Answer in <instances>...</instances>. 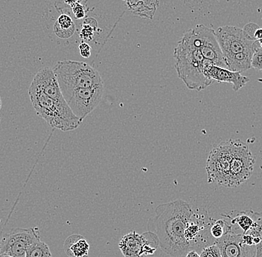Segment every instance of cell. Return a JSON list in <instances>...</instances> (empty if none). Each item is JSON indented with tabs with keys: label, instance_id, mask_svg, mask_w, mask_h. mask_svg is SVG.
I'll return each mask as SVG.
<instances>
[{
	"label": "cell",
	"instance_id": "cell-1",
	"mask_svg": "<svg viewBox=\"0 0 262 257\" xmlns=\"http://www.w3.org/2000/svg\"><path fill=\"white\" fill-rule=\"evenodd\" d=\"M194 212L186 201H170L158 205L147 222V230L158 237L160 249L172 257H185L192 250L185 230Z\"/></svg>",
	"mask_w": 262,
	"mask_h": 257
},
{
	"label": "cell",
	"instance_id": "cell-2",
	"mask_svg": "<svg viewBox=\"0 0 262 257\" xmlns=\"http://www.w3.org/2000/svg\"><path fill=\"white\" fill-rule=\"evenodd\" d=\"M173 58L178 77L189 89L202 91L214 83L204 75V63L207 60L201 52L194 28L185 33L178 42Z\"/></svg>",
	"mask_w": 262,
	"mask_h": 257
},
{
	"label": "cell",
	"instance_id": "cell-3",
	"mask_svg": "<svg viewBox=\"0 0 262 257\" xmlns=\"http://www.w3.org/2000/svg\"><path fill=\"white\" fill-rule=\"evenodd\" d=\"M29 96L36 113L53 129L68 132L78 128L83 122L67 103L54 101L32 84L29 88Z\"/></svg>",
	"mask_w": 262,
	"mask_h": 257
},
{
	"label": "cell",
	"instance_id": "cell-4",
	"mask_svg": "<svg viewBox=\"0 0 262 257\" xmlns=\"http://www.w3.org/2000/svg\"><path fill=\"white\" fill-rule=\"evenodd\" d=\"M52 70L56 75L63 97L76 88H93L104 85L97 70L84 62L59 61Z\"/></svg>",
	"mask_w": 262,
	"mask_h": 257
},
{
	"label": "cell",
	"instance_id": "cell-5",
	"mask_svg": "<svg viewBox=\"0 0 262 257\" xmlns=\"http://www.w3.org/2000/svg\"><path fill=\"white\" fill-rule=\"evenodd\" d=\"M233 155V140L221 142L214 147L206 162L209 183H215L229 188L230 165Z\"/></svg>",
	"mask_w": 262,
	"mask_h": 257
},
{
	"label": "cell",
	"instance_id": "cell-6",
	"mask_svg": "<svg viewBox=\"0 0 262 257\" xmlns=\"http://www.w3.org/2000/svg\"><path fill=\"white\" fill-rule=\"evenodd\" d=\"M255 158L248 146L241 140H233V155L230 165L229 188H237L253 175Z\"/></svg>",
	"mask_w": 262,
	"mask_h": 257
},
{
	"label": "cell",
	"instance_id": "cell-7",
	"mask_svg": "<svg viewBox=\"0 0 262 257\" xmlns=\"http://www.w3.org/2000/svg\"><path fill=\"white\" fill-rule=\"evenodd\" d=\"M214 35L224 58L235 54L253 51V45L255 40L241 28L222 26L214 31Z\"/></svg>",
	"mask_w": 262,
	"mask_h": 257
},
{
	"label": "cell",
	"instance_id": "cell-8",
	"mask_svg": "<svg viewBox=\"0 0 262 257\" xmlns=\"http://www.w3.org/2000/svg\"><path fill=\"white\" fill-rule=\"evenodd\" d=\"M38 240L40 236L35 229H11L0 239V254L26 257L29 247Z\"/></svg>",
	"mask_w": 262,
	"mask_h": 257
},
{
	"label": "cell",
	"instance_id": "cell-9",
	"mask_svg": "<svg viewBox=\"0 0 262 257\" xmlns=\"http://www.w3.org/2000/svg\"><path fill=\"white\" fill-rule=\"evenodd\" d=\"M104 94V85L80 88L63 97L74 114L82 121L98 106Z\"/></svg>",
	"mask_w": 262,
	"mask_h": 257
},
{
	"label": "cell",
	"instance_id": "cell-10",
	"mask_svg": "<svg viewBox=\"0 0 262 257\" xmlns=\"http://www.w3.org/2000/svg\"><path fill=\"white\" fill-rule=\"evenodd\" d=\"M119 247L124 257H145L155 254L160 242L153 232L139 234L131 231L121 239Z\"/></svg>",
	"mask_w": 262,
	"mask_h": 257
},
{
	"label": "cell",
	"instance_id": "cell-11",
	"mask_svg": "<svg viewBox=\"0 0 262 257\" xmlns=\"http://www.w3.org/2000/svg\"><path fill=\"white\" fill-rule=\"evenodd\" d=\"M194 29L199 37L200 47L204 58L214 65L227 68L224 55L214 35V31L202 24L196 25Z\"/></svg>",
	"mask_w": 262,
	"mask_h": 257
},
{
	"label": "cell",
	"instance_id": "cell-12",
	"mask_svg": "<svg viewBox=\"0 0 262 257\" xmlns=\"http://www.w3.org/2000/svg\"><path fill=\"white\" fill-rule=\"evenodd\" d=\"M220 250L222 257H254L255 246H249L244 243L242 234L229 231L214 242Z\"/></svg>",
	"mask_w": 262,
	"mask_h": 257
},
{
	"label": "cell",
	"instance_id": "cell-13",
	"mask_svg": "<svg viewBox=\"0 0 262 257\" xmlns=\"http://www.w3.org/2000/svg\"><path fill=\"white\" fill-rule=\"evenodd\" d=\"M204 74L208 79L213 82L232 83V88L235 91H238L250 81V78L244 76L242 73L217 66L209 60L205 62Z\"/></svg>",
	"mask_w": 262,
	"mask_h": 257
},
{
	"label": "cell",
	"instance_id": "cell-14",
	"mask_svg": "<svg viewBox=\"0 0 262 257\" xmlns=\"http://www.w3.org/2000/svg\"><path fill=\"white\" fill-rule=\"evenodd\" d=\"M31 84L38 88L44 95L52 98L54 101L60 103H67L62 95L56 75L54 73L52 68L47 67L40 68L36 73Z\"/></svg>",
	"mask_w": 262,
	"mask_h": 257
},
{
	"label": "cell",
	"instance_id": "cell-15",
	"mask_svg": "<svg viewBox=\"0 0 262 257\" xmlns=\"http://www.w3.org/2000/svg\"><path fill=\"white\" fill-rule=\"evenodd\" d=\"M65 253L70 257H88L90 245L86 239L79 234H73L66 240Z\"/></svg>",
	"mask_w": 262,
	"mask_h": 257
},
{
	"label": "cell",
	"instance_id": "cell-16",
	"mask_svg": "<svg viewBox=\"0 0 262 257\" xmlns=\"http://www.w3.org/2000/svg\"><path fill=\"white\" fill-rule=\"evenodd\" d=\"M253 51L235 54L224 58L227 69L232 72L245 73L252 68L251 60Z\"/></svg>",
	"mask_w": 262,
	"mask_h": 257
},
{
	"label": "cell",
	"instance_id": "cell-17",
	"mask_svg": "<svg viewBox=\"0 0 262 257\" xmlns=\"http://www.w3.org/2000/svg\"><path fill=\"white\" fill-rule=\"evenodd\" d=\"M75 32V24L70 14H61L54 25V34L58 38L67 40Z\"/></svg>",
	"mask_w": 262,
	"mask_h": 257
},
{
	"label": "cell",
	"instance_id": "cell-18",
	"mask_svg": "<svg viewBox=\"0 0 262 257\" xmlns=\"http://www.w3.org/2000/svg\"><path fill=\"white\" fill-rule=\"evenodd\" d=\"M261 213L254 212L253 211H242L238 213L236 217L232 219V225H238L243 230V233H247L253 227L257 218L259 217Z\"/></svg>",
	"mask_w": 262,
	"mask_h": 257
},
{
	"label": "cell",
	"instance_id": "cell-19",
	"mask_svg": "<svg viewBox=\"0 0 262 257\" xmlns=\"http://www.w3.org/2000/svg\"><path fill=\"white\" fill-rule=\"evenodd\" d=\"M98 29V22L94 18H86L83 20L82 24L81 32L79 36L83 42H90L93 40L95 36V32Z\"/></svg>",
	"mask_w": 262,
	"mask_h": 257
},
{
	"label": "cell",
	"instance_id": "cell-20",
	"mask_svg": "<svg viewBox=\"0 0 262 257\" xmlns=\"http://www.w3.org/2000/svg\"><path fill=\"white\" fill-rule=\"evenodd\" d=\"M26 257H52V253L48 245L38 240L29 247Z\"/></svg>",
	"mask_w": 262,
	"mask_h": 257
},
{
	"label": "cell",
	"instance_id": "cell-21",
	"mask_svg": "<svg viewBox=\"0 0 262 257\" xmlns=\"http://www.w3.org/2000/svg\"><path fill=\"white\" fill-rule=\"evenodd\" d=\"M247 233L251 235H257L259 237L260 242L255 245V254L254 257H262V213L257 218L252 228Z\"/></svg>",
	"mask_w": 262,
	"mask_h": 257
},
{
	"label": "cell",
	"instance_id": "cell-22",
	"mask_svg": "<svg viewBox=\"0 0 262 257\" xmlns=\"http://www.w3.org/2000/svg\"><path fill=\"white\" fill-rule=\"evenodd\" d=\"M210 234L213 238L217 240L222 237L227 232L230 231L231 226L226 221L223 219H219L212 224L210 227Z\"/></svg>",
	"mask_w": 262,
	"mask_h": 257
},
{
	"label": "cell",
	"instance_id": "cell-23",
	"mask_svg": "<svg viewBox=\"0 0 262 257\" xmlns=\"http://www.w3.org/2000/svg\"><path fill=\"white\" fill-rule=\"evenodd\" d=\"M253 49L254 52L251 60L252 68L257 70H262V49L258 46L256 40L254 42Z\"/></svg>",
	"mask_w": 262,
	"mask_h": 257
},
{
	"label": "cell",
	"instance_id": "cell-24",
	"mask_svg": "<svg viewBox=\"0 0 262 257\" xmlns=\"http://www.w3.org/2000/svg\"><path fill=\"white\" fill-rule=\"evenodd\" d=\"M201 257H222L219 247L214 245H208L201 250Z\"/></svg>",
	"mask_w": 262,
	"mask_h": 257
},
{
	"label": "cell",
	"instance_id": "cell-25",
	"mask_svg": "<svg viewBox=\"0 0 262 257\" xmlns=\"http://www.w3.org/2000/svg\"><path fill=\"white\" fill-rule=\"evenodd\" d=\"M72 12L73 13L75 19H83L86 16V11L85 8L81 3H77L75 6L71 8Z\"/></svg>",
	"mask_w": 262,
	"mask_h": 257
},
{
	"label": "cell",
	"instance_id": "cell-26",
	"mask_svg": "<svg viewBox=\"0 0 262 257\" xmlns=\"http://www.w3.org/2000/svg\"><path fill=\"white\" fill-rule=\"evenodd\" d=\"M78 49H79L80 54L83 58H89L91 56L92 48L88 42H83V41L81 42L79 46H78Z\"/></svg>",
	"mask_w": 262,
	"mask_h": 257
},
{
	"label": "cell",
	"instance_id": "cell-27",
	"mask_svg": "<svg viewBox=\"0 0 262 257\" xmlns=\"http://www.w3.org/2000/svg\"><path fill=\"white\" fill-rule=\"evenodd\" d=\"M258 28H259V26H258V25L253 24V22H250V24L246 25L245 27L242 29L245 31L246 34H248L251 38L253 39L254 33H255V31H256Z\"/></svg>",
	"mask_w": 262,
	"mask_h": 257
},
{
	"label": "cell",
	"instance_id": "cell-28",
	"mask_svg": "<svg viewBox=\"0 0 262 257\" xmlns=\"http://www.w3.org/2000/svg\"><path fill=\"white\" fill-rule=\"evenodd\" d=\"M64 1L65 0H55L54 6H55L57 12L60 13V14H66L68 11V10L66 8ZM82 1L83 0H80L81 3Z\"/></svg>",
	"mask_w": 262,
	"mask_h": 257
},
{
	"label": "cell",
	"instance_id": "cell-29",
	"mask_svg": "<svg viewBox=\"0 0 262 257\" xmlns=\"http://www.w3.org/2000/svg\"><path fill=\"white\" fill-rule=\"evenodd\" d=\"M242 240H243L244 243L249 246H255L253 242V237L251 234L246 233H242Z\"/></svg>",
	"mask_w": 262,
	"mask_h": 257
},
{
	"label": "cell",
	"instance_id": "cell-30",
	"mask_svg": "<svg viewBox=\"0 0 262 257\" xmlns=\"http://www.w3.org/2000/svg\"><path fill=\"white\" fill-rule=\"evenodd\" d=\"M78 3H81L80 0H65L64 1L66 8L68 11L69 9H71L73 6Z\"/></svg>",
	"mask_w": 262,
	"mask_h": 257
},
{
	"label": "cell",
	"instance_id": "cell-31",
	"mask_svg": "<svg viewBox=\"0 0 262 257\" xmlns=\"http://www.w3.org/2000/svg\"><path fill=\"white\" fill-rule=\"evenodd\" d=\"M253 39L255 40H261L262 39V28H258L254 33Z\"/></svg>",
	"mask_w": 262,
	"mask_h": 257
},
{
	"label": "cell",
	"instance_id": "cell-32",
	"mask_svg": "<svg viewBox=\"0 0 262 257\" xmlns=\"http://www.w3.org/2000/svg\"><path fill=\"white\" fill-rule=\"evenodd\" d=\"M185 257H201V255L195 250H191L188 251Z\"/></svg>",
	"mask_w": 262,
	"mask_h": 257
},
{
	"label": "cell",
	"instance_id": "cell-33",
	"mask_svg": "<svg viewBox=\"0 0 262 257\" xmlns=\"http://www.w3.org/2000/svg\"><path fill=\"white\" fill-rule=\"evenodd\" d=\"M256 43L257 45H258V46L259 47V48L262 49V39L261 40H256Z\"/></svg>",
	"mask_w": 262,
	"mask_h": 257
},
{
	"label": "cell",
	"instance_id": "cell-34",
	"mask_svg": "<svg viewBox=\"0 0 262 257\" xmlns=\"http://www.w3.org/2000/svg\"><path fill=\"white\" fill-rule=\"evenodd\" d=\"M0 257H12V256H8V255L0 254Z\"/></svg>",
	"mask_w": 262,
	"mask_h": 257
},
{
	"label": "cell",
	"instance_id": "cell-35",
	"mask_svg": "<svg viewBox=\"0 0 262 257\" xmlns=\"http://www.w3.org/2000/svg\"><path fill=\"white\" fill-rule=\"evenodd\" d=\"M2 109V99L1 97H0V110H1Z\"/></svg>",
	"mask_w": 262,
	"mask_h": 257
},
{
	"label": "cell",
	"instance_id": "cell-36",
	"mask_svg": "<svg viewBox=\"0 0 262 257\" xmlns=\"http://www.w3.org/2000/svg\"><path fill=\"white\" fill-rule=\"evenodd\" d=\"M258 82H259V83H262V79L261 78H260V79H258Z\"/></svg>",
	"mask_w": 262,
	"mask_h": 257
}]
</instances>
